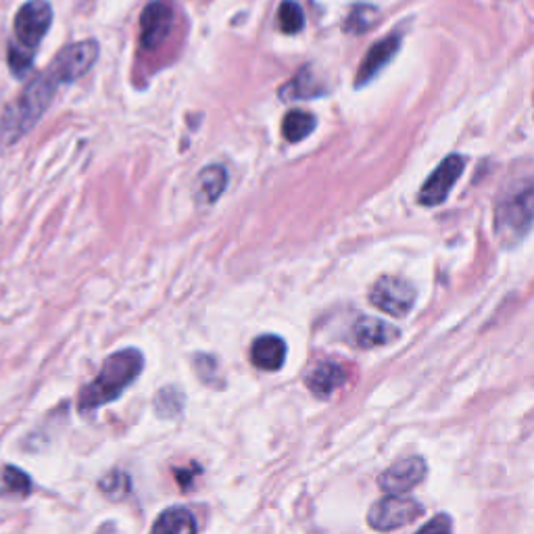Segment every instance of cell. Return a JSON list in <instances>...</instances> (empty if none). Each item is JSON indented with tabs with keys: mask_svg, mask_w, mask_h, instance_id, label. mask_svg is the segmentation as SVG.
I'll return each mask as SVG.
<instances>
[{
	"mask_svg": "<svg viewBox=\"0 0 534 534\" xmlns=\"http://www.w3.org/2000/svg\"><path fill=\"white\" fill-rule=\"evenodd\" d=\"M96 59H99V44L94 40H84L65 46L46 71L59 86H63L86 76Z\"/></svg>",
	"mask_w": 534,
	"mask_h": 534,
	"instance_id": "cell-4",
	"label": "cell"
},
{
	"mask_svg": "<svg viewBox=\"0 0 534 534\" xmlns=\"http://www.w3.org/2000/svg\"><path fill=\"white\" fill-rule=\"evenodd\" d=\"M422 514H424V507L416 499L388 493V497L372 505L370 514H368V522L374 530L388 532V530H397L411 522H416Z\"/></svg>",
	"mask_w": 534,
	"mask_h": 534,
	"instance_id": "cell-5",
	"label": "cell"
},
{
	"mask_svg": "<svg viewBox=\"0 0 534 534\" xmlns=\"http://www.w3.org/2000/svg\"><path fill=\"white\" fill-rule=\"evenodd\" d=\"M32 493V478L15 466H5L0 472V495L26 497Z\"/></svg>",
	"mask_w": 534,
	"mask_h": 534,
	"instance_id": "cell-19",
	"label": "cell"
},
{
	"mask_svg": "<svg viewBox=\"0 0 534 534\" xmlns=\"http://www.w3.org/2000/svg\"><path fill=\"white\" fill-rule=\"evenodd\" d=\"M347 382V372L343 366H338L334 361H324L318 363V366L313 368V372L307 376V386L309 391L320 397V399H328L334 391H338L343 384Z\"/></svg>",
	"mask_w": 534,
	"mask_h": 534,
	"instance_id": "cell-14",
	"label": "cell"
},
{
	"mask_svg": "<svg viewBox=\"0 0 534 534\" xmlns=\"http://www.w3.org/2000/svg\"><path fill=\"white\" fill-rule=\"evenodd\" d=\"M53 23V9L46 0H30L15 15V36L21 46L36 51Z\"/></svg>",
	"mask_w": 534,
	"mask_h": 534,
	"instance_id": "cell-7",
	"label": "cell"
},
{
	"mask_svg": "<svg viewBox=\"0 0 534 534\" xmlns=\"http://www.w3.org/2000/svg\"><path fill=\"white\" fill-rule=\"evenodd\" d=\"M34 53L36 51H30V48L21 46L19 42L9 44V67H11V71L17 78H23L32 69Z\"/></svg>",
	"mask_w": 534,
	"mask_h": 534,
	"instance_id": "cell-22",
	"label": "cell"
},
{
	"mask_svg": "<svg viewBox=\"0 0 534 534\" xmlns=\"http://www.w3.org/2000/svg\"><path fill=\"white\" fill-rule=\"evenodd\" d=\"M399 46H401V38L397 34H391V36L378 40L368 51L366 59L361 61L357 78H355V86L361 88V86H366L368 82H372L380 74V71L395 59Z\"/></svg>",
	"mask_w": 534,
	"mask_h": 534,
	"instance_id": "cell-11",
	"label": "cell"
},
{
	"mask_svg": "<svg viewBox=\"0 0 534 534\" xmlns=\"http://www.w3.org/2000/svg\"><path fill=\"white\" fill-rule=\"evenodd\" d=\"M376 19H378L376 7L359 5L349 13V17L345 21V30L353 32V34H363V32H368L374 26Z\"/></svg>",
	"mask_w": 534,
	"mask_h": 534,
	"instance_id": "cell-21",
	"label": "cell"
},
{
	"mask_svg": "<svg viewBox=\"0 0 534 534\" xmlns=\"http://www.w3.org/2000/svg\"><path fill=\"white\" fill-rule=\"evenodd\" d=\"M278 23H280V30L284 34L301 32L305 26L303 9L297 3H293V0H284V3L280 5V11H278Z\"/></svg>",
	"mask_w": 534,
	"mask_h": 534,
	"instance_id": "cell-20",
	"label": "cell"
},
{
	"mask_svg": "<svg viewBox=\"0 0 534 534\" xmlns=\"http://www.w3.org/2000/svg\"><path fill=\"white\" fill-rule=\"evenodd\" d=\"M144 357L138 349H121L113 353L105 363L101 372L96 374L92 382H88L78 397L80 411H94L107 403L117 401L124 395L126 388L142 374Z\"/></svg>",
	"mask_w": 534,
	"mask_h": 534,
	"instance_id": "cell-1",
	"label": "cell"
},
{
	"mask_svg": "<svg viewBox=\"0 0 534 534\" xmlns=\"http://www.w3.org/2000/svg\"><path fill=\"white\" fill-rule=\"evenodd\" d=\"M315 126H318V119H315V115L295 109V111L286 113L282 121V134L288 142H301L315 130Z\"/></svg>",
	"mask_w": 534,
	"mask_h": 534,
	"instance_id": "cell-18",
	"label": "cell"
},
{
	"mask_svg": "<svg viewBox=\"0 0 534 534\" xmlns=\"http://www.w3.org/2000/svg\"><path fill=\"white\" fill-rule=\"evenodd\" d=\"M426 474H428V468L422 457H407L388 468L378 478V484L384 493L403 495V493H409L411 489H416L418 484L426 478Z\"/></svg>",
	"mask_w": 534,
	"mask_h": 534,
	"instance_id": "cell-9",
	"label": "cell"
},
{
	"mask_svg": "<svg viewBox=\"0 0 534 534\" xmlns=\"http://www.w3.org/2000/svg\"><path fill=\"white\" fill-rule=\"evenodd\" d=\"M57 88L59 84L48 71H44L42 76H38L23 88V92L17 96V101L7 109L3 124H0V134H3L5 142L19 140L38 124V119L44 115L48 105L53 103Z\"/></svg>",
	"mask_w": 534,
	"mask_h": 534,
	"instance_id": "cell-2",
	"label": "cell"
},
{
	"mask_svg": "<svg viewBox=\"0 0 534 534\" xmlns=\"http://www.w3.org/2000/svg\"><path fill=\"white\" fill-rule=\"evenodd\" d=\"M197 518L192 516L186 507H169L163 514H159L157 522L153 524V532L157 534H192L197 532Z\"/></svg>",
	"mask_w": 534,
	"mask_h": 534,
	"instance_id": "cell-16",
	"label": "cell"
},
{
	"mask_svg": "<svg viewBox=\"0 0 534 534\" xmlns=\"http://www.w3.org/2000/svg\"><path fill=\"white\" fill-rule=\"evenodd\" d=\"M464 167H466V159L461 155L447 157L439 167L434 169V174L422 186V190L418 194L420 205L436 207V205L445 203L451 188L461 178V174H464Z\"/></svg>",
	"mask_w": 534,
	"mask_h": 534,
	"instance_id": "cell-8",
	"label": "cell"
},
{
	"mask_svg": "<svg viewBox=\"0 0 534 534\" xmlns=\"http://www.w3.org/2000/svg\"><path fill=\"white\" fill-rule=\"evenodd\" d=\"M324 92L326 90L320 86L318 80H315L311 69L305 67L280 90V96L284 101H303V99H315V96H322Z\"/></svg>",
	"mask_w": 534,
	"mask_h": 534,
	"instance_id": "cell-17",
	"label": "cell"
},
{
	"mask_svg": "<svg viewBox=\"0 0 534 534\" xmlns=\"http://www.w3.org/2000/svg\"><path fill=\"white\" fill-rule=\"evenodd\" d=\"M399 330L376 318H359L353 326L355 345L361 349H374L382 345H391L399 338Z\"/></svg>",
	"mask_w": 534,
	"mask_h": 534,
	"instance_id": "cell-12",
	"label": "cell"
},
{
	"mask_svg": "<svg viewBox=\"0 0 534 534\" xmlns=\"http://www.w3.org/2000/svg\"><path fill=\"white\" fill-rule=\"evenodd\" d=\"M172 26L174 13L167 3L155 0V3L147 5L140 17V44L144 51H153V48L161 46L172 32Z\"/></svg>",
	"mask_w": 534,
	"mask_h": 534,
	"instance_id": "cell-10",
	"label": "cell"
},
{
	"mask_svg": "<svg viewBox=\"0 0 534 534\" xmlns=\"http://www.w3.org/2000/svg\"><path fill=\"white\" fill-rule=\"evenodd\" d=\"M534 222V184L516 190L495 209V232L505 247H514Z\"/></svg>",
	"mask_w": 534,
	"mask_h": 534,
	"instance_id": "cell-3",
	"label": "cell"
},
{
	"mask_svg": "<svg viewBox=\"0 0 534 534\" xmlns=\"http://www.w3.org/2000/svg\"><path fill=\"white\" fill-rule=\"evenodd\" d=\"M228 186V172L222 165H209L197 178V199L201 203L213 205L222 197Z\"/></svg>",
	"mask_w": 534,
	"mask_h": 534,
	"instance_id": "cell-15",
	"label": "cell"
},
{
	"mask_svg": "<svg viewBox=\"0 0 534 534\" xmlns=\"http://www.w3.org/2000/svg\"><path fill=\"white\" fill-rule=\"evenodd\" d=\"M416 297V288L407 280L395 276L380 278L370 290L372 305L388 315H393V318H405V315L414 309Z\"/></svg>",
	"mask_w": 534,
	"mask_h": 534,
	"instance_id": "cell-6",
	"label": "cell"
},
{
	"mask_svg": "<svg viewBox=\"0 0 534 534\" xmlns=\"http://www.w3.org/2000/svg\"><path fill=\"white\" fill-rule=\"evenodd\" d=\"M453 528V524H451V520L447 518V516H439V518H434L432 522H428V524H424L420 530L422 532H449Z\"/></svg>",
	"mask_w": 534,
	"mask_h": 534,
	"instance_id": "cell-23",
	"label": "cell"
},
{
	"mask_svg": "<svg viewBox=\"0 0 534 534\" xmlns=\"http://www.w3.org/2000/svg\"><path fill=\"white\" fill-rule=\"evenodd\" d=\"M253 366L263 372H278L286 361V343L276 334H265L253 341L251 347Z\"/></svg>",
	"mask_w": 534,
	"mask_h": 534,
	"instance_id": "cell-13",
	"label": "cell"
}]
</instances>
